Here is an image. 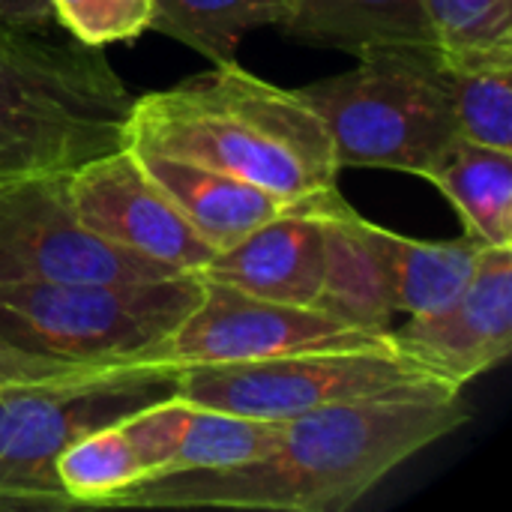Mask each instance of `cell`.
I'll use <instances>...</instances> for the list:
<instances>
[{
    "instance_id": "cell-1",
    "label": "cell",
    "mask_w": 512,
    "mask_h": 512,
    "mask_svg": "<svg viewBox=\"0 0 512 512\" xmlns=\"http://www.w3.org/2000/svg\"><path fill=\"white\" fill-rule=\"evenodd\" d=\"M462 393L426 378L336 402L288 420L276 447L255 462L141 480L105 507L345 512L402 462L471 420Z\"/></svg>"
},
{
    "instance_id": "cell-2",
    "label": "cell",
    "mask_w": 512,
    "mask_h": 512,
    "mask_svg": "<svg viewBox=\"0 0 512 512\" xmlns=\"http://www.w3.org/2000/svg\"><path fill=\"white\" fill-rule=\"evenodd\" d=\"M126 147L207 165L291 207L339 189L342 171L324 120L297 90H282L237 60L135 99Z\"/></svg>"
},
{
    "instance_id": "cell-3",
    "label": "cell",
    "mask_w": 512,
    "mask_h": 512,
    "mask_svg": "<svg viewBox=\"0 0 512 512\" xmlns=\"http://www.w3.org/2000/svg\"><path fill=\"white\" fill-rule=\"evenodd\" d=\"M132 102L99 48L0 21V180L72 174L126 147Z\"/></svg>"
},
{
    "instance_id": "cell-4",
    "label": "cell",
    "mask_w": 512,
    "mask_h": 512,
    "mask_svg": "<svg viewBox=\"0 0 512 512\" xmlns=\"http://www.w3.org/2000/svg\"><path fill=\"white\" fill-rule=\"evenodd\" d=\"M198 297V273L156 282L0 279V345L87 369L150 363Z\"/></svg>"
},
{
    "instance_id": "cell-5",
    "label": "cell",
    "mask_w": 512,
    "mask_h": 512,
    "mask_svg": "<svg viewBox=\"0 0 512 512\" xmlns=\"http://www.w3.org/2000/svg\"><path fill=\"white\" fill-rule=\"evenodd\" d=\"M297 96L324 120L339 168H393L423 177L459 135L450 75L438 48L393 45L360 54L342 75Z\"/></svg>"
},
{
    "instance_id": "cell-6",
    "label": "cell",
    "mask_w": 512,
    "mask_h": 512,
    "mask_svg": "<svg viewBox=\"0 0 512 512\" xmlns=\"http://www.w3.org/2000/svg\"><path fill=\"white\" fill-rule=\"evenodd\" d=\"M177 366L123 363L0 390V510H72L54 462L78 438L177 393Z\"/></svg>"
},
{
    "instance_id": "cell-7",
    "label": "cell",
    "mask_w": 512,
    "mask_h": 512,
    "mask_svg": "<svg viewBox=\"0 0 512 512\" xmlns=\"http://www.w3.org/2000/svg\"><path fill=\"white\" fill-rule=\"evenodd\" d=\"M426 381L390 345L309 351L258 363L186 366L177 372V396L252 420L288 423L318 408L375 396Z\"/></svg>"
},
{
    "instance_id": "cell-8",
    "label": "cell",
    "mask_w": 512,
    "mask_h": 512,
    "mask_svg": "<svg viewBox=\"0 0 512 512\" xmlns=\"http://www.w3.org/2000/svg\"><path fill=\"white\" fill-rule=\"evenodd\" d=\"M198 279V303L177 324V330L156 348L150 363H168L177 369L228 366L309 351L390 345V336L354 330L315 306L261 300L231 285L204 276Z\"/></svg>"
},
{
    "instance_id": "cell-9",
    "label": "cell",
    "mask_w": 512,
    "mask_h": 512,
    "mask_svg": "<svg viewBox=\"0 0 512 512\" xmlns=\"http://www.w3.org/2000/svg\"><path fill=\"white\" fill-rule=\"evenodd\" d=\"M69 174L0 180V279L39 282H156L183 276L132 255L81 225Z\"/></svg>"
},
{
    "instance_id": "cell-10",
    "label": "cell",
    "mask_w": 512,
    "mask_h": 512,
    "mask_svg": "<svg viewBox=\"0 0 512 512\" xmlns=\"http://www.w3.org/2000/svg\"><path fill=\"white\" fill-rule=\"evenodd\" d=\"M390 348L426 378L465 390L512 351V249L483 246L471 282L429 315L390 327Z\"/></svg>"
},
{
    "instance_id": "cell-11",
    "label": "cell",
    "mask_w": 512,
    "mask_h": 512,
    "mask_svg": "<svg viewBox=\"0 0 512 512\" xmlns=\"http://www.w3.org/2000/svg\"><path fill=\"white\" fill-rule=\"evenodd\" d=\"M66 189L81 225L132 255L177 273H201L216 255L129 147L84 162L69 174Z\"/></svg>"
},
{
    "instance_id": "cell-12",
    "label": "cell",
    "mask_w": 512,
    "mask_h": 512,
    "mask_svg": "<svg viewBox=\"0 0 512 512\" xmlns=\"http://www.w3.org/2000/svg\"><path fill=\"white\" fill-rule=\"evenodd\" d=\"M315 201L288 207L231 249L216 252L198 276L261 300L315 306L327 270V225Z\"/></svg>"
},
{
    "instance_id": "cell-13",
    "label": "cell",
    "mask_w": 512,
    "mask_h": 512,
    "mask_svg": "<svg viewBox=\"0 0 512 512\" xmlns=\"http://www.w3.org/2000/svg\"><path fill=\"white\" fill-rule=\"evenodd\" d=\"M327 225V270L315 309L345 321L354 330L387 336L393 327V294L372 222L363 219L339 189L315 201Z\"/></svg>"
},
{
    "instance_id": "cell-14",
    "label": "cell",
    "mask_w": 512,
    "mask_h": 512,
    "mask_svg": "<svg viewBox=\"0 0 512 512\" xmlns=\"http://www.w3.org/2000/svg\"><path fill=\"white\" fill-rule=\"evenodd\" d=\"M132 153L138 156L147 177L165 192V198L180 210L189 228L213 252L231 249L246 234H252L255 228H261L264 222L276 219L291 207L276 195L231 174L213 171L207 165L150 150Z\"/></svg>"
},
{
    "instance_id": "cell-15",
    "label": "cell",
    "mask_w": 512,
    "mask_h": 512,
    "mask_svg": "<svg viewBox=\"0 0 512 512\" xmlns=\"http://www.w3.org/2000/svg\"><path fill=\"white\" fill-rule=\"evenodd\" d=\"M276 27L297 42L354 57L393 45L435 48L420 0H285Z\"/></svg>"
},
{
    "instance_id": "cell-16",
    "label": "cell",
    "mask_w": 512,
    "mask_h": 512,
    "mask_svg": "<svg viewBox=\"0 0 512 512\" xmlns=\"http://www.w3.org/2000/svg\"><path fill=\"white\" fill-rule=\"evenodd\" d=\"M483 246L512 249V153L456 135L423 171Z\"/></svg>"
},
{
    "instance_id": "cell-17",
    "label": "cell",
    "mask_w": 512,
    "mask_h": 512,
    "mask_svg": "<svg viewBox=\"0 0 512 512\" xmlns=\"http://www.w3.org/2000/svg\"><path fill=\"white\" fill-rule=\"evenodd\" d=\"M393 306L402 315H429L447 306L471 282L483 243L471 234L456 240H414L372 222Z\"/></svg>"
},
{
    "instance_id": "cell-18",
    "label": "cell",
    "mask_w": 512,
    "mask_h": 512,
    "mask_svg": "<svg viewBox=\"0 0 512 512\" xmlns=\"http://www.w3.org/2000/svg\"><path fill=\"white\" fill-rule=\"evenodd\" d=\"M285 0H153L150 30L171 36L210 63L234 60L246 33L279 24Z\"/></svg>"
},
{
    "instance_id": "cell-19",
    "label": "cell",
    "mask_w": 512,
    "mask_h": 512,
    "mask_svg": "<svg viewBox=\"0 0 512 512\" xmlns=\"http://www.w3.org/2000/svg\"><path fill=\"white\" fill-rule=\"evenodd\" d=\"M282 429L285 423H276V420H252V417H237L228 411L192 405L186 429L180 435V444L165 474L240 468L270 453Z\"/></svg>"
},
{
    "instance_id": "cell-20",
    "label": "cell",
    "mask_w": 512,
    "mask_h": 512,
    "mask_svg": "<svg viewBox=\"0 0 512 512\" xmlns=\"http://www.w3.org/2000/svg\"><path fill=\"white\" fill-rule=\"evenodd\" d=\"M54 474L75 507H105L147 477L123 420L72 441L57 456Z\"/></svg>"
},
{
    "instance_id": "cell-21",
    "label": "cell",
    "mask_w": 512,
    "mask_h": 512,
    "mask_svg": "<svg viewBox=\"0 0 512 512\" xmlns=\"http://www.w3.org/2000/svg\"><path fill=\"white\" fill-rule=\"evenodd\" d=\"M444 60V57H441ZM453 117L462 138L512 153V57L447 63Z\"/></svg>"
},
{
    "instance_id": "cell-22",
    "label": "cell",
    "mask_w": 512,
    "mask_h": 512,
    "mask_svg": "<svg viewBox=\"0 0 512 512\" xmlns=\"http://www.w3.org/2000/svg\"><path fill=\"white\" fill-rule=\"evenodd\" d=\"M447 63L512 57V0H420Z\"/></svg>"
},
{
    "instance_id": "cell-23",
    "label": "cell",
    "mask_w": 512,
    "mask_h": 512,
    "mask_svg": "<svg viewBox=\"0 0 512 512\" xmlns=\"http://www.w3.org/2000/svg\"><path fill=\"white\" fill-rule=\"evenodd\" d=\"M54 21L72 39L102 48L150 30L153 0H51Z\"/></svg>"
},
{
    "instance_id": "cell-24",
    "label": "cell",
    "mask_w": 512,
    "mask_h": 512,
    "mask_svg": "<svg viewBox=\"0 0 512 512\" xmlns=\"http://www.w3.org/2000/svg\"><path fill=\"white\" fill-rule=\"evenodd\" d=\"M84 372H93V369L72 366V363H57V360H45V357H33V354H24V351L0 345V390L48 384V381H66V378H78Z\"/></svg>"
},
{
    "instance_id": "cell-25",
    "label": "cell",
    "mask_w": 512,
    "mask_h": 512,
    "mask_svg": "<svg viewBox=\"0 0 512 512\" xmlns=\"http://www.w3.org/2000/svg\"><path fill=\"white\" fill-rule=\"evenodd\" d=\"M0 21H6V24H36V27L57 24L51 0H0Z\"/></svg>"
}]
</instances>
